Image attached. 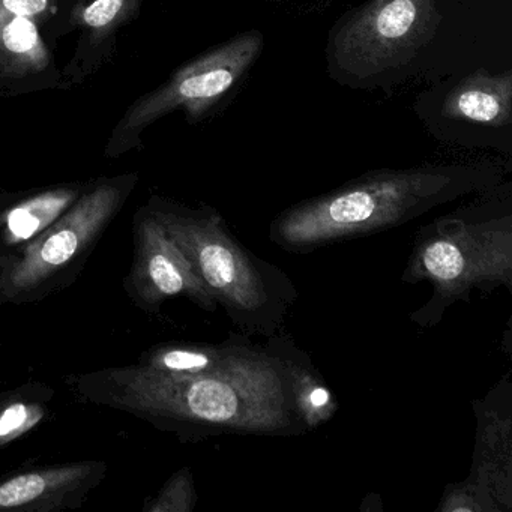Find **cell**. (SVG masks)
Returning a JSON list of instances; mask_svg holds the SVG:
<instances>
[{
  "label": "cell",
  "mask_w": 512,
  "mask_h": 512,
  "mask_svg": "<svg viewBox=\"0 0 512 512\" xmlns=\"http://www.w3.org/2000/svg\"><path fill=\"white\" fill-rule=\"evenodd\" d=\"M265 340L230 334L217 361L196 374L133 364L71 374L65 385L83 403L128 413L182 442L316 430L334 416V394L292 335Z\"/></svg>",
  "instance_id": "cell-1"
},
{
  "label": "cell",
  "mask_w": 512,
  "mask_h": 512,
  "mask_svg": "<svg viewBox=\"0 0 512 512\" xmlns=\"http://www.w3.org/2000/svg\"><path fill=\"white\" fill-rule=\"evenodd\" d=\"M500 181L502 170L493 164L376 170L281 212L269 226V239L287 253H311L403 226Z\"/></svg>",
  "instance_id": "cell-2"
},
{
  "label": "cell",
  "mask_w": 512,
  "mask_h": 512,
  "mask_svg": "<svg viewBox=\"0 0 512 512\" xmlns=\"http://www.w3.org/2000/svg\"><path fill=\"white\" fill-rule=\"evenodd\" d=\"M143 208L184 251L238 332L269 338L283 331L298 287L280 266L241 244L217 209L190 208L163 197H152Z\"/></svg>",
  "instance_id": "cell-3"
},
{
  "label": "cell",
  "mask_w": 512,
  "mask_h": 512,
  "mask_svg": "<svg viewBox=\"0 0 512 512\" xmlns=\"http://www.w3.org/2000/svg\"><path fill=\"white\" fill-rule=\"evenodd\" d=\"M488 197L442 215L416 232L403 272L406 284L428 281L431 298L410 314L419 328H433L446 311L467 302L473 290L490 295L512 289V200Z\"/></svg>",
  "instance_id": "cell-4"
},
{
  "label": "cell",
  "mask_w": 512,
  "mask_h": 512,
  "mask_svg": "<svg viewBox=\"0 0 512 512\" xmlns=\"http://www.w3.org/2000/svg\"><path fill=\"white\" fill-rule=\"evenodd\" d=\"M134 184L119 178L88 188L52 226L0 256V307L34 304L73 283Z\"/></svg>",
  "instance_id": "cell-5"
},
{
  "label": "cell",
  "mask_w": 512,
  "mask_h": 512,
  "mask_svg": "<svg viewBox=\"0 0 512 512\" xmlns=\"http://www.w3.org/2000/svg\"><path fill=\"white\" fill-rule=\"evenodd\" d=\"M440 20L434 0H368L335 29L329 61L359 80L397 70L433 40Z\"/></svg>",
  "instance_id": "cell-6"
},
{
  "label": "cell",
  "mask_w": 512,
  "mask_h": 512,
  "mask_svg": "<svg viewBox=\"0 0 512 512\" xmlns=\"http://www.w3.org/2000/svg\"><path fill=\"white\" fill-rule=\"evenodd\" d=\"M262 49L263 35L245 32L176 71L166 85L128 110L110 143L112 154L130 148L134 136L178 107H184L194 119L205 115L248 73Z\"/></svg>",
  "instance_id": "cell-7"
},
{
  "label": "cell",
  "mask_w": 512,
  "mask_h": 512,
  "mask_svg": "<svg viewBox=\"0 0 512 512\" xmlns=\"http://www.w3.org/2000/svg\"><path fill=\"white\" fill-rule=\"evenodd\" d=\"M511 380L506 376L490 394L475 401L476 442L472 470L461 484L448 487L439 511H509L511 481Z\"/></svg>",
  "instance_id": "cell-8"
},
{
  "label": "cell",
  "mask_w": 512,
  "mask_h": 512,
  "mask_svg": "<svg viewBox=\"0 0 512 512\" xmlns=\"http://www.w3.org/2000/svg\"><path fill=\"white\" fill-rule=\"evenodd\" d=\"M124 287L146 313H157L164 302L176 298H187L209 313L218 308L184 251L145 208L134 221L133 265Z\"/></svg>",
  "instance_id": "cell-9"
},
{
  "label": "cell",
  "mask_w": 512,
  "mask_h": 512,
  "mask_svg": "<svg viewBox=\"0 0 512 512\" xmlns=\"http://www.w3.org/2000/svg\"><path fill=\"white\" fill-rule=\"evenodd\" d=\"M109 466L88 460L32 467L0 478V512H62L82 508Z\"/></svg>",
  "instance_id": "cell-10"
},
{
  "label": "cell",
  "mask_w": 512,
  "mask_h": 512,
  "mask_svg": "<svg viewBox=\"0 0 512 512\" xmlns=\"http://www.w3.org/2000/svg\"><path fill=\"white\" fill-rule=\"evenodd\" d=\"M443 115L482 127H508L512 122V74L476 71L464 77L446 97Z\"/></svg>",
  "instance_id": "cell-11"
},
{
  "label": "cell",
  "mask_w": 512,
  "mask_h": 512,
  "mask_svg": "<svg viewBox=\"0 0 512 512\" xmlns=\"http://www.w3.org/2000/svg\"><path fill=\"white\" fill-rule=\"evenodd\" d=\"M80 185L29 194L0 209V256L17 250L61 218L82 196Z\"/></svg>",
  "instance_id": "cell-12"
},
{
  "label": "cell",
  "mask_w": 512,
  "mask_h": 512,
  "mask_svg": "<svg viewBox=\"0 0 512 512\" xmlns=\"http://www.w3.org/2000/svg\"><path fill=\"white\" fill-rule=\"evenodd\" d=\"M53 395L55 391L40 382L0 392V449L43 424L49 416Z\"/></svg>",
  "instance_id": "cell-13"
},
{
  "label": "cell",
  "mask_w": 512,
  "mask_h": 512,
  "mask_svg": "<svg viewBox=\"0 0 512 512\" xmlns=\"http://www.w3.org/2000/svg\"><path fill=\"white\" fill-rule=\"evenodd\" d=\"M0 53L20 67L38 70L47 64L46 49L28 17L0 14Z\"/></svg>",
  "instance_id": "cell-14"
},
{
  "label": "cell",
  "mask_w": 512,
  "mask_h": 512,
  "mask_svg": "<svg viewBox=\"0 0 512 512\" xmlns=\"http://www.w3.org/2000/svg\"><path fill=\"white\" fill-rule=\"evenodd\" d=\"M197 505V491L190 467L173 473L157 496L143 505V512H191Z\"/></svg>",
  "instance_id": "cell-15"
},
{
  "label": "cell",
  "mask_w": 512,
  "mask_h": 512,
  "mask_svg": "<svg viewBox=\"0 0 512 512\" xmlns=\"http://www.w3.org/2000/svg\"><path fill=\"white\" fill-rule=\"evenodd\" d=\"M125 0H94L85 11L82 19L94 31L109 28L124 10Z\"/></svg>",
  "instance_id": "cell-16"
},
{
  "label": "cell",
  "mask_w": 512,
  "mask_h": 512,
  "mask_svg": "<svg viewBox=\"0 0 512 512\" xmlns=\"http://www.w3.org/2000/svg\"><path fill=\"white\" fill-rule=\"evenodd\" d=\"M50 0H0V14L5 16H41L49 8Z\"/></svg>",
  "instance_id": "cell-17"
}]
</instances>
